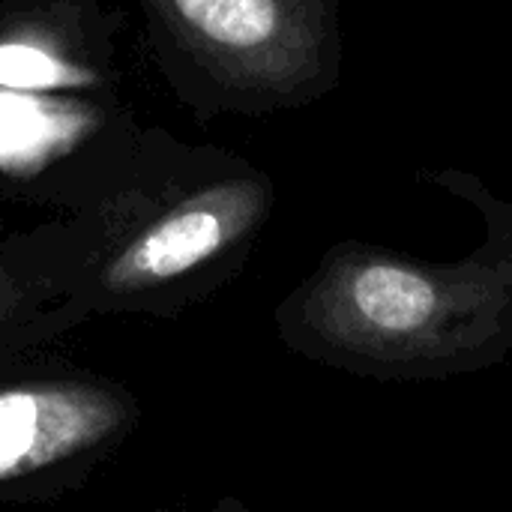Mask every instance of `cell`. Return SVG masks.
I'll list each match as a JSON object with an SVG mask.
<instances>
[{"instance_id":"cell-1","label":"cell","mask_w":512,"mask_h":512,"mask_svg":"<svg viewBox=\"0 0 512 512\" xmlns=\"http://www.w3.org/2000/svg\"><path fill=\"white\" fill-rule=\"evenodd\" d=\"M417 180L480 213V246L444 264L339 240L276 309L291 351L378 381L468 375L510 357L512 201L465 168H420Z\"/></svg>"},{"instance_id":"cell-2","label":"cell","mask_w":512,"mask_h":512,"mask_svg":"<svg viewBox=\"0 0 512 512\" xmlns=\"http://www.w3.org/2000/svg\"><path fill=\"white\" fill-rule=\"evenodd\" d=\"M159 39L219 108L270 114L342 84L339 0H144Z\"/></svg>"},{"instance_id":"cell-3","label":"cell","mask_w":512,"mask_h":512,"mask_svg":"<svg viewBox=\"0 0 512 512\" xmlns=\"http://www.w3.org/2000/svg\"><path fill=\"white\" fill-rule=\"evenodd\" d=\"M276 204L273 180L252 165L207 183L138 228L81 276L72 306L87 312L168 309L195 276L240 258Z\"/></svg>"},{"instance_id":"cell-4","label":"cell","mask_w":512,"mask_h":512,"mask_svg":"<svg viewBox=\"0 0 512 512\" xmlns=\"http://www.w3.org/2000/svg\"><path fill=\"white\" fill-rule=\"evenodd\" d=\"M135 396L93 375L0 381V498L72 483L138 423Z\"/></svg>"},{"instance_id":"cell-5","label":"cell","mask_w":512,"mask_h":512,"mask_svg":"<svg viewBox=\"0 0 512 512\" xmlns=\"http://www.w3.org/2000/svg\"><path fill=\"white\" fill-rule=\"evenodd\" d=\"M87 267L36 252L0 258V369L81 321L72 291Z\"/></svg>"},{"instance_id":"cell-6","label":"cell","mask_w":512,"mask_h":512,"mask_svg":"<svg viewBox=\"0 0 512 512\" xmlns=\"http://www.w3.org/2000/svg\"><path fill=\"white\" fill-rule=\"evenodd\" d=\"M96 75L33 36H0V87L9 90H69L84 87Z\"/></svg>"},{"instance_id":"cell-7","label":"cell","mask_w":512,"mask_h":512,"mask_svg":"<svg viewBox=\"0 0 512 512\" xmlns=\"http://www.w3.org/2000/svg\"><path fill=\"white\" fill-rule=\"evenodd\" d=\"M207 512H252V510H249L246 504H240L237 498H222L216 507H210Z\"/></svg>"}]
</instances>
